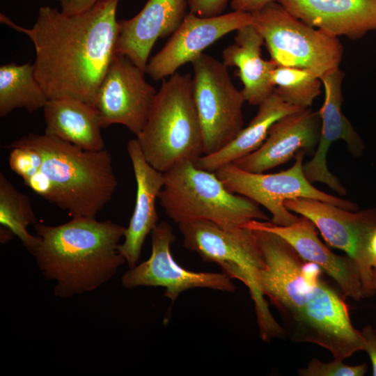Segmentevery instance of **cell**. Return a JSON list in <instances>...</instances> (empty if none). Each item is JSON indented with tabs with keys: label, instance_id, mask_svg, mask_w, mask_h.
Returning <instances> with one entry per match:
<instances>
[{
	"label": "cell",
	"instance_id": "cell-11",
	"mask_svg": "<svg viewBox=\"0 0 376 376\" xmlns=\"http://www.w3.org/2000/svg\"><path fill=\"white\" fill-rule=\"evenodd\" d=\"M291 212L309 219L331 246L344 251L357 265L365 297L376 292L367 253L368 236L376 226V208L351 211L309 198L286 200Z\"/></svg>",
	"mask_w": 376,
	"mask_h": 376
},
{
	"label": "cell",
	"instance_id": "cell-26",
	"mask_svg": "<svg viewBox=\"0 0 376 376\" xmlns=\"http://www.w3.org/2000/svg\"><path fill=\"white\" fill-rule=\"evenodd\" d=\"M37 223L31 199L19 191L0 173V224L17 236L32 254L39 243V237L27 230L28 226Z\"/></svg>",
	"mask_w": 376,
	"mask_h": 376
},
{
	"label": "cell",
	"instance_id": "cell-16",
	"mask_svg": "<svg viewBox=\"0 0 376 376\" xmlns=\"http://www.w3.org/2000/svg\"><path fill=\"white\" fill-rule=\"evenodd\" d=\"M344 77V72L338 68L320 78L324 91V102L319 110L321 134L312 159L304 164V172L309 182L323 183L340 195H345L347 191L328 169L327 156L330 146L334 142L343 140L354 157L361 155L365 148L361 136L342 111Z\"/></svg>",
	"mask_w": 376,
	"mask_h": 376
},
{
	"label": "cell",
	"instance_id": "cell-24",
	"mask_svg": "<svg viewBox=\"0 0 376 376\" xmlns=\"http://www.w3.org/2000/svg\"><path fill=\"white\" fill-rule=\"evenodd\" d=\"M249 124L226 146L195 163L201 169L215 172L256 150L266 139L272 125L281 117L302 108L285 102L274 91L259 106Z\"/></svg>",
	"mask_w": 376,
	"mask_h": 376
},
{
	"label": "cell",
	"instance_id": "cell-32",
	"mask_svg": "<svg viewBox=\"0 0 376 376\" xmlns=\"http://www.w3.org/2000/svg\"><path fill=\"white\" fill-rule=\"evenodd\" d=\"M276 0H230L233 10L252 13Z\"/></svg>",
	"mask_w": 376,
	"mask_h": 376
},
{
	"label": "cell",
	"instance_id": "cell-30",
	"mask_svg": "<svg viewBox=\"0 0 376 376\" xmlns=\"http://www.w3.org/2000/svg\"><path fill=\"white\" fill-rule=\"evenodd\" d=\"M191 13L200 17L221 15L228 0H187Z\"/></svg>",
	"mask_w": 376,
	"mask_h": 376
},
{
	"label": "cell",
	"instance_id": "cell-23",
	"mask_svg": "<svg viewBox=\"0 0 376 376\" xmlns=\"http://www.w3.org/2000/svg\"><path fill=\"white\" fill-rule=\"evenodd\" d=\"M45 133L81 149H104L98 113L93 105L74 98L49 99L43 107Z\"/></svg>",
	"mask_w": 376,
	"mask_h": 376
},
{
	"label": "cell",
	"instance_id": "cell-1",
	"mask_svg": "<svg viewBox=\"0 0 376 376\" xmlns=\"http://www.w3.org/2000/svg\"><path fill=\"white\" fill-rule=\"evenodd\" d=\"M120 0H99L75 15L40 7L31 29L1 14V22L26 34L36 50L35 76L48 99L74 98L93 105L116 55Z\"/></svg>",
	"mask_w": 376,
	"mask_h": 376
},
{
	"label": "cell",
	"instance_id": "cell-27",
	"mask_svg": "<svg viewBox=\"0 0 376 376\" xmlns=\"http://www.w3.org/2000/svg\"><path fill=\"white\" fill-rule=\"evenodd\" d=\"M271 81L274 91L285 102L302 109L309 108L321 93L320 79L304 68L277 65Z\"/></svg>",
	"mask_w": 376,
	"mask_h": 376
},
{
	"label": "cell",
	"instance_id": "cell-12",
	"mask_svg": "<svg viewBox=\"0 0 376 376\" xmlns=\"http://www.w3.org/2000/svg\"><path fill=\"white\" fill-rule=\"evenodd\" d=\"M288 334L292 341L316 344L329 350L334 359L343 361L364 351L362 335L353 327L347 306L322 279Z\"/></svg>",
	"mask_w": 376,
	"mask_h": 376
},
{
	"label": "cell",
	"instance_id": "cell-2",
	"mask_svg": "<svg viewBox=\"0 0 376 376\" xmlns=\"http://www.w3.org/2000/svg\"><path fill=\"white\" fill-rule=\"evenodd\" d=\"M39 243L32 255L54 295L66 298L94 290L125 263L118 251L126 228L110 220L75 217L68 222L33 225Z\"/></svg>",
	"mask_w": 376,
	"mask_h": 376
},
{
	"label": "cell",
	"instance_id": "cell-8",
	"mask_svg": "<svg viewBox=\"0 0 376 376\" xmlns=\"http://www.w3.org/2000/svg\"><path fill=\"white\" fill-rule=\"evenodd\" d=\"M251 230L264 262L257 276L258 287L279 311L289 332L320 281L322 271L316 264L305 261L279 235L265 230Z\"/></svg>",
	"mask_w": 376,
	"mask_h": 376
},
{
	"label": "cell",
	"instance_id": "cell-13",
	"mask_svg": "<svg viewBox=\"0 0 376 376\" xmlns=\"http://www.w3.org/2000/svg\"><path fill=\"white\" fill-rule=\"evenodd\" d=\"M144 72L127 56L115 55L93 103L102 128L120 124L136 136L141 133L157 93Z\"/></svg>",
	"mask_w": 376,
	"mask_h": 376
},
{
	"label": "cell",
	"instance_id": "cell-17",
	"mask_svg": "<svg viewBox=\"0 0 376 376\" xmlns=\"http://www.w3.org/2000/svg\"><path fill=\"white\" fill-rule=\"evenodd\" d=\"M322 121L319 111L302 109L285 115L271 127L263 143L253 152L232 163L252 173H264L295 158L300 151L313 155Z\"/></svg>",
	"mask_w": 376,
	"mask_h": 376
},
{
	"label": "cell",
	"instance_id": "cell-22",
	"mask_svg": "<svg viewBox=\"0 0 376 376\" xmlns=\"http://www.w3.org/2000/svg\"><path fill=\"white\" fill-rule=\"evenodd\" d=\"M264 40L252 24L237 31L235 42L226 47L222 54L223 63L239 70L243 84L241 91L245 101L259 106L274 91L271 75L277 65L262 57Z\"/></svg>",
	"mask_w": 376,
	"mask_h": 376
},
{
	"label": "cell",
	"instance_id": "cell-33",
	"mask_svg": "<svg viewBox=\"0 0 376 376\" xmlns=\"http://www.w3.org/2000/svg\"><path fill=\"white\" fill-rule=\"evenodd\" d=\"M97 1L99 0H70L61 10L68 15H75L89 9Z\"/></svg>",
	"mask_w": 376,
	"mask_h": 376
},
{
	"label": "cell",
	"instance_id": "cell-9",
	"mask_svg": "<svg viewBox=\"0 0 376 376\" xmlns=\"http://www.w3.org/2000/svg\"><path fill=\"white\" fill-rule=\"evenodd\" d=\"M305 155L304 151L299 152L293 165L279 173H252L229 164L215 173L228 191L265 207L272 214L270 221L276 225L288 226L299 219L284 205L285 201L297 198L317 199L355 211L358 206L354 203L328 194L308 180L304 172Z\"/></svg>",
	"mask_w": 376,
	"mask_h": 376
},
{
	"label": "cell",
	"instance_id": "cell-6",
	"mask_svg": "<svg viewBox=\"0 0 376 376\" xmlns=\"http://www.w3.org/2000/svg\"><path fill=\"white\" fill-rule=\"evenodd\" d=\"M163 174L158 198L166 214L178 224L204 220L234 227L252 220L270 221L257 203L230 192L215 172L192 162L179 163Z\"/></svg>",
	"mask_w": 376,
	"mask_h": 376
},
{
	"label": "cell",
	"instance_id": "cell-14",
	"mask_svg": "<svg viewBox=\"0 0 376 376\" xmlns=\"http://www.w3.org/2000/svg\"><path fill=\"white\" fill-rule=\"evenodd\" d=\"M150 234L151 255L147 260L130 268L123 275L121 282L125 288L163 287L164 296L172 302L180 293L194 288L230 292L235 290L231 279L223 272H195L179 265L171 252V245L175 236L167 222H159Z\"/></svg>",
	"mask_w": 376,
	"mask_h": 376
},
{
	"label": "cell",
	"instance_id": "cell-31",
	"mask_svg": "<svg viewBox=\"0 0 376 376\" xmlns=\"http://www.w3.org/2000/svg\"><path fill=\"white\" fill-rule=\"evenodd\" d=\"M363 342L364 351L370 359L373 367V375L376 376V334L370 325L364 327L361 331Z\"/></svg>",
	"mask_w": 376,
	"mask_h": 376
},
{
	"label": "cell",
	"instance_id": "cell-35",
	"mask_svg": "<svg viewBox=\"0 0 376 376\" xmlns=\"http://www.w3.org/2000/svg\"><path fill=\"white\" fill-rule=\"evenodd\" d=\"M372 277H373V285L376 290V269L375 268L373 269Z\"/></svg>",
	"mask_w": 376,
	"mask_h": 376
},
{
	"label": "cell",
	"instance_id": "cell-15",
	"mask_svg": "<svg viewBox=\"0 0 376 376\" xmlns=\"http://www.w3.org/2000/svg\"><path fill=\"white\" fill-rule=\"evenodd\" d=\"M252 23L251 13L246 12L233 10L207 17L189 12L164 46L148 61L145 72L155 81L171 76L219 38Z\"/></svg>",
	"mask_w": 376,
	"mask_h": 376
},
{
	"label": "cell",
	"instance_id": "cell-28",
	"mask_svg": "<svg viewBox=\"0 0 376 376\" xmlns=\"http://www.w3.org/2000/svg\"><path fill=\"white\" fill-rule=\"evenodd\" d=\"M10 169L25 181L40 171L43 158L36 149L26 146H9Z\"/></svg>",
	"mask_w": 376,
	"mask_h": 376
},
{
	"label": "cell",
	"instance_id": "cell-25",
	"mask_svg": "<svg viewBox=\"0 0 376 376\" xmlns=\"http://www.w3.org/2000/svg\"><path fill=\"white\" fill-rule=\"evenodd\" d=\"M35 76L33 64L6 63L0 67V116L16 109L29 113L43 109L48 100Z\"/></svg>",
	"mask_w": 376,
	"mask_h": 376
},
{
	"label": "cell",
	"instance_id": "cell-36",
	"mask_svg": "<svg viewBox=\"0 0 376 376\" xmlns=\"http://www.w3.org/2000/svg\"><path fill=\"white\" fill-rule=\"evenodd\" d=\"M61 3V8H64L70 1V0H57Z\"/></svg>",
	"mask_w": 376,
	"mask_h": 376
},
{
	"label": "cell",
	"instance_id": "cell-7",
	"mask_svg": "<svg viewBox=\"0 0 376 376\" xmlns=\"http://www.w3.org/2000/svg\"><path fill=\"white\" fill-rule=\"evenodd\" d=\"M251 15L277 65L307 69L319 78L339 68L344 49L338 37L309 26L276 1Z\"/></svg>",
	"mask_w": 376,
	"mask_h": 376
},
{
	"label": "cell",
	"instance_id": "cell-21",
	"mask_svg": "<svg viewBox=\"0 0 376 376\" xmlns=\"http://www.w3.org/2000/svg\"><path fill=\"white\" fill-rule=\"evenodd\" d=\"M127 150L135 176L136 196L134 212L118 251L130 269L136 265L147 235L158 224L155 202L164 179L163 173L146 161L136 138L128 141Z\"/></svg>",
	"mask_w": 376,
	"mask_h": 376
},
{
	"label": "cell",
	"instance_id": "cell-5",
	"mask_svg": "<svg viewBox=\"0 0 376 376\" xmlns=\"http://www.w3.org/2000/svg\"><path fill=\"white\" fill-rule=\"evenodd\" d=\"M178 228L185 249L198 253L204 262L217 264L223 273L248 288L260 338L269 342L283 338L285 330L272 316L258 285L264 262L253 231L243 226L226 227L204 220L181 223Z\"/></svg>",
	"mask_w": 376,
	"mask_h": 376
},
{
	"label": "cell",
	"instance_id": "cell-34",
	"mask_svg": "<svg viewBox=\"0 0 376 376\" xmlns=\"http://www.w3.org/2000/svg\"><path fill=\"white\" fill-rule=\"evenodd\" d=\"M367 253L371 267L376 269V226L371 230L367 241Z\"/></svg>",
	"mask_w": 376,
	"mask_h": 376
},
{
	"label": "cell",
	"instance_id": "cell-10",
	"mask_svg": "<svg viewBox=\"0 0 376 376\" xmlns=\"http://www.w3.org/2000/svg\"><path fill=\"white\" fill-rule=\"evenodd\" d=\"M191 63L203 155H210L229 143L243 128L242 107L246 101L223 62L203 53Z\"/></svg>",
	"mask_w": 376,
	"mask_h": 376
},
{
	"label": "cell",
	"instance_id": "cell-29",
	"mask_svg": "<svg viewBox=\"0 0 376 376\" xmlns=\"http://www.w3.org/2000/svg\"><path fill=\"white\" fill-rule=\"evenodd\" d=\"M343 360L334 359L330 362H323L318 359H313L306 368L298 370L300 376H363L367 366L363 363L357 366L345 364Z\"/></svg>",
	"mask_w": 376,
	"mask_h": 376
},
{
	"label": "cell",
	"instance_id": "cell-20",
	"mask_svg": "<svg viewBox=\"0 0 376 376\" xmlns=\"http://www.w3.org/2000/svg\"><path fill=\"white\" fill-rule=\"evenodd\" d=\"M292 15L332 36L357 40L376 31V0H276Z\"/></svg>",
	"mask_w": 376,
	"mask_h": 376
},
{
	"label": "cell",
	"instance_id": "cell-4",
	"mask_svg": "<svg viewBox=\"0 0 376 376\" xmlns=\"http://www.w3.org/2000/svg\"><path fill=\"white\" fill-rule=\"evenodd\" d=\"M146 161L164 173L203 155V137L190 73L175 72L164 81L146 123L136 136Z\"/></svg>",
	"mask_w": 376,
	"mask_h": 376
},
{
	"label": "cell",
	"instance_id": "cell-3",
	"mask_svg": "<svg viewBox=\"0 0 376 376\" xmlns=\"http://www.w3.org/2000/svg\"><path fill=\"white\" fill-rule=\"evenodd\" d=\"M37 150L40 171L24 184L72 217H96L118 185L107 149L90 151L47 134H29L8 145Z\"/></svg>",
	"mask_w": 376,
	"mask_h": 376
},
{
	"label": "cell",
	"instance_id": "cell-37",
	"mask_svg": "<svg viewBox=\"0 0 376 376\" xmlns=\"http://www.w3.org/2000/svg\"><path fill=\"white\" fill-rule=\"evenodd\" d=\"M375 334H376V329L375 330Z\"/></svg>",
	"mask_w": 376,
	"mask_h": 376
},
{
	"label": "cell",
	"instance_id": "cell-18",
	"mask_svg": "<svg viewBox=\"0 0 376 376\" xmlns=\"http://www.w3.org/2000/svg\"><path fill=\"white\" fill-rule=\"evenodd\" d=\"M250 229L272 232L287 241L307 262L316 264L338 285L345 297L356 301L365 297L359 272L348 256L332 252L320 240L315 225L301 216L288 226H279L270 221L252 220L242 225Z\"/></svg>",
	"mask_w": 376,
	"mask_h": 376
},
{
	"label": "cell",
	"instance_id": "cell-19",
	"mask_svg": "<svg viewBox=\"0 0 376 376\" xmlns=\"http://www.w3.org/2000/svg\"><path fill=\"white\" fill-rule=\"evenodd\" d=\"M187 6V0H148L135 16L118 21L116 54L127 56L145 71L156 41L176 31Z\"/></svg>",
	"mask_w": 376,
	"mask_h": 376
}]
</instances>
